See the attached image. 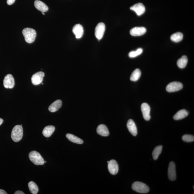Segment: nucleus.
Segmentation results:
<instances>
[{
	"label": "nucleus",
	"mask_w": 194,
	"mask_h": 194,
	"mask_svg": "<svg viewBox=\"0 0 194 194\" xmlns=\"http://www.w3.org/2000/svg\"><path fill=\"white\" fill-rule=\"evenodd\" d=\"M22 34L25 41L28 43H32L34 41L36 36L35 30L30 28H26L22 31Z\"/></svg>",
	"instance_id": "nucleus-1"
},
{
	"label": "nucleus",
	"mask_w": 194,
	"mask_h": 194,
	"mask_svg": "<svg viewBox=\"0 0 194 194\" xmlns=\"http://www.w3.org/2000/svg\"><path fill=\"white\" fill-rule=\"evenodd\" d=\"M23 130L22 125H16L13 128L11 133V138L13 141L18 142L22 139Z\"/></svg>",
	"instance_id": "nucleus-2"
},
{
	"label": "nucleus",
	"mask_w": 194,
	"mask_h": 194,
	"mask_svg": "<svg viewBox=\"0 0 194 194\" xmlns=\"http://www.w3.org/2000/svg\"><path fill=\"white\" fill-rule=\"evenodd\" d=\"M29 158L31 161L37 165H43L44 160L40 154L36 151H32L29 154Z\"/></svg>",
	"instance_id": "nucleus-3"
},
{
	"label": "nucleus",
	"mask_w": 194,
	"mask_h": 194,
	"mask_svg": "<svg viewBox=\"0 0 194 194\" xmlns=\"http://www.w3.org/2000/svg\"><path fill=\"white\" fill-rule=\"evenodd\" d=\"M132 189L134 191L141 193H147L149 192L150 189L147 185L145 183L136 181L132 185Z\"/></svg>",
	"instance_id": "nucleus-4"
},
{
	"label": "nucleus",
	"mask_w": 194,
	"mask_h": 194,
	"mask_svg": "<svg viewBox=\"0 0 194 194\" xmlns=\"http://www.w3.org/2000/svg\"><path fill=\"white\" fill-rule=\"evenodd\" d=\"M105 30V26L103 23L101 22L98 24L95 29V34L96 37L100 40L104 36Z\"/></svg>",
	"instance_id": "nucleus-5"
},
{
	"label": "nucleus",
	"mask_w": 194,
	"mask_h": 194,
	"mask_svg": "<svg viewBox=\"0 0 194 194\" xmlns=\"http://www.w3.org/2000/svg\"><path fill=\"white\" fill-rule=\"evenodd\" d=\"M182 83L178 82H173L169 83L166 87V90L169 92L178 91L183 88Z\"/></svg>",
	"instance_id": "nucleus-6"
},
{
	"label": "nucleus",
	"mask_w": 194,
	"mask_h": 194,
	"mask_svg": "<svg viewBox=\"0 0 194 194\" xmlns=\"http://www.w3.org/2000/svg\"><path fill=\"white\" fill-rule=\"evenodd\" d=\"M14 78L11 74H8L5 77L3 80V85L5 88L11 89L15 86Z\"/></svg>",
	"instance_id": "nucleus-7"
},
{
	"label": "nucleus",
	"mask_w": 194,
	"mask_h": 194,
	"mask_svg": "<svg viewBox=\"0 0 194 194\" xmlns=\"http://www.w3.org/2000/svg\"><path fill=\"white\" fill-rule=\"evenodd\" d=\"M45 73L43 72H38L35 73L31 77V82L33 85H38L40 84L43 82Z\"/></svg>",
	"instance_id": "nucleus-8"
},
{
	"label": "nucleus",
	"mask_w": 194,
	"mask_h": 194,
	"mask_svg": "<svg viewBox=\"0 0 194 194\" xmlns=\"http://www.w3.org/2000/svg\"><path fill=\"white\" fill-rule=\"evenodd\" d=\"M141 110L142 112L143 117L147 121L150 119L151 116L150 115V106L146 103H143L141 106Z\"/></svg>",
	"instance_id": "nucleus-9"
},
{
	"label": "nucleus",
	"mask_w": 194,
	"mask_h": 194,
	"mask_svg": "<svg viewBox=\"0 0 194 194\" xmlns=\"http://www.w3.org/2000/svg\"><path fill=\"white\" fill-rule=\"evenodd\" d=\"M168 176L171 181H174L176 179V173L175 164L172 162L169 164L168 169Z\"/></svg>",
	"instance_id": "nucleus-10"
},
{
	"label": "nucleus",
	"mask_w": 194,
	"mask_h": 194,
	"mask_svg": "<svg viewBox=\"0 0 194 194\" xmlns=\"http://www.w3.org/2000/svg\"><path fill=\"white\" fill-rule=\"evenodd\" d=\"M108 169L110 173L115 175L118 173L119 167L117 162L114 160L110 161L108 163Z\"/></svg>",
	"instance_id": "nucleus-11"
},
{
	"label": "nucleus",
	"mask_w": 194,
	"mask_h": 194,
	"mask_svg": "<svg viewBox=\"0 0 194 194\" xmlns=\"http://www.w3.org/2000/svg\"><path fill=\"white\" fill-rule=\"evenodd\" d=\"M130 9L135 12L139 16L143 14L145 11V8L142 3H138L131 7Z\"/></svg>",
	"instance_id": "nucleus-12"
},
{
	"label": "nucleus",
	"mask_w": 194,
	"mask_h": 194,
	"mask_svg": "<svg viewBox=\"0 0 194 194\" xmlns=\"http://www.w3.org/2000/svg\"><path fill=\"white\" fill-rule=\"evenodd\" d=\"M146 31V29L145 27H135L131 30L130 33L133 36H141L145 34Z\"/></svg>",
	"instance_id": "nucleus-13"
},
{
	"label": "nucleus",
	"mask_w": 194,
	"mask_h": 194,
	"mask_svg": "<svg viewBox=\"0 0 194 194\" xmlns=\"http://www.w3.org/2000/svg\"><path fill=\"white\" fill-rule=\"evenodd\" d=\"M72 31L76 36V38H80L83 36V29L81 24H76L73 27Z\"/></svg>",
	"instance_id": "nucleus-14"
},
{
	"label": "nucleus",
	"mask_w": 194,
	"mask_h": 194,
	"mask_svg": "<svg viewBox=\"0 0 194 194\" xmlns=\"http://www.w3.org/2000/svg\"><path fill=\"white\" fill-rule=\"evenodd\" d=\"M127 127L129 132L134 136L137 135V127L134 120L129 119L127 123Z\"/></svg>",
	"instance_id": "nucleus-15"
},
{
	"label": "nucleus",
	"mask_w": 194,
	"mask_h": 194,
	"mask_svg": "<svg viewBox=\"0 0 194 194\" xmlns=\"http://www.w3.org/2000/svg\"><path fill=\"white\" fill-rule=\"evenodd\" d=\"M98 134L102 136L106 137L109 135V131L107 127L104 125H100L98 126L97 128Z\"/></svg>",
	"instance_id": "nucleus-16"
},
{
	"label": "nucleus",
	"mask_w": 194,
	"mask_h": 194,
	"mask_svg": "<svg viewBox=\"0 0 194 194\" xmlns=\"http://www.w3.org/2000/svg\"><path fill=\"white\" fill-rule=\"evenodd\" d=\"M34 6L37 9L42 12H46L49 9L48 7L44 3L38 0L35 1Z\"/></svg>",
	"instance_id": "nucleus-17"
},
{
	"label": "nucleus",
	"mask_w": 194,
	"mask_h": 194,
	"mask_svg": "<svg viewBox=\"0 0 194 194\" xmlns=\"http://www.w3.org/2000/svg\"><path fill=\"white\" fill-rule=\"evenodd\" d=\"M62 105V101L58 100L51 104L49 107V110L51 112H55L60 109Z\"/></svg>",
	"instance_id": "nucleus-18"
},
{
	"label": "nucleus",
	"mask_w": 194,
	"mask_h": 194,
	"mask_svg": "<svg viewBox=\"0 0 194 194\" xmlns=\"http://www.w3.org/2000/svg\"><path fill=\"white\" fill-rule=\"evenodd\" d=\"M55 130V127L53 125L47 126L44 129L43 134L45 137L48 138L50 137Z\"/></svg>",
	"instance_id": "nucleus-19"
},
{
	"label": "nucleus",
	"mask_w": 194,
	"mask_h": 194,
	"mask_svg": "<svg viewBox=\"0 0 194 194\" xmlns=\"http://www.w3.org/2000/svg\"><path fill=\"white\" fill-rule=\"evenodd\" d=\"M188 115V113L186 110L182 109L178 111L173 117V119L175 120L182 119L186 117Z\"/></svg>",
	"instance_id": "nucleus-20"
},
{
	"label": "nucleus",
	"mask_w": 194,
	"mask_h": 194,
	"mask_svg": "<svg viewBox=\"0 0 194 194\" xmlns=\"http://www.w3.org/2000/svg\"><path fill=\"white\" fill-rule=\"evenodd\" d=\"M66 136L70 141L75 144H82L83 143V140L72 134H66Z\"/></svg>",
	"instance_id": "nucleus-21"
},
{
	"label": "nucleus",
	"mask_w": 194,
	"mask_h": 194,
	"mask_svg": "<svg viewBox=\"0 0 194 194\" xmlns=\"http://www.w3.org/2000/svg\"><path fill=\"white\" fill-rule=\"evenodd\" d=\"M188 63L187 57L185 55H183L181 58L178 59L177 64L178 67L180 69H184L186 67Z\"/></svg>",
	"instance_id": "nucleus-22"
},
{
	"label": "nucleus",
	"mask_w": 194,
	"mask_h": 194,
	"mask_svg": "<svg viewBox=\"0 0 194 194\" xmlns=\"http://www.w3.org/2000/svg\"><path fill=\"white\" fill-rule=\"evenodd\" d=\"M183 37L182 33L178 32L174 33L171 36V40L176 43L182 41Z\"/></svg>",
	"instance_id": "nucleus-23"
},
{
	"label": "nucleus",
	"mask_w": 194,
	"mask_h": 194,
	"mask_svg": "<svg viewBox=\"0 0 194 194\" xmlns=\"http://www.w3.org/2000/svg\"><path fill=\"white\" fill-rule=\"evenodd\" d=\"M141 72L139 69H136L132 73L130 80L132 81H136L139 80L141 76Z\"/></svg>",
	"instance_id": "nucleus-24"
},
{
	"label": "nucleus",
	"mask_w": 194,
	"mask_h": 194,
	"mask_svg": "<svg viewBox=\"0 0 194 194\" xmlns=\"http://www.w3.org/2000/svg\"><path fill=\"white\" fill-rule=\"evenodd\" d=\"M28 187L30 191L33 194H36L38 192V187L35 183L33 181H31L29 183Z\"/></svg>",
	"instance_id": "nucleus-25"
},
{
	"label": "nucleus",
	"mask_w": 194,
	"mask_h": 194,
	"mask_svg": "<svg viewBox=\"0 0 194 194\" xmlns=\"http://www.w3.org/2000/svg\"><path fill=\"white\" fill-rule=\"evenodd\" d=\"M162 146H157L154 148L153 152V157L154 160H156L158 159L159 156L162 153Z\"/></svg>",
	"instance_id": "nucleus-26"
},
{
	"label": "nucleus",
	"mask_w": 194,
	"mask_h": 194,
	"mask_svg": "<svg viewBox=\"0 0 194 194\" xmlns=\"http://www.w3.org/2000/svg\"><path fill=\"white\" fill-rule=\"evenodd\" d=\"M143 49L141 48H139L135 51H132L130 52L129 54V56L131 58H133L138 56L142 53Z\"/></svg>",
	"instance_id": "nucleus-27"
},
{
	"label": "nucleus",
	"mask_w": 194,
	"mask_h": 194,
	"mask_svg": "<svg viewBox=\"0 0 194 194\" xmlns=\"http://www.w3.org/2000/svg\"><path fill=\"white\" fill-rule=\"evenodd\" d=\"M182 139L183 141L186 142H192L194 140V136L191 135L186 134L183 136Z\"/></svg>",
	"instance_id": "nucleus-28"
},
{
	"label": "nucleus",
	"mask_w": 194,
	"mask_h": 194,
	"mask_svg": "<svg viewBox=\"0 0 194 194\" xmlns=\"http://www.w3.org/2000/svg\"><path fill=\"white\" fill-rule=\"evenodd\" d=\"M15 0H7V3L9 5H11L15 3Z\"/></svg>",
	"instance_id": "nucleus-29"
},
{
	"label": "nucleus",
	"mask_w": 194,
	"mask_h": 194,
	"mask_svg": "<svg viewBox=\"0 0 194 194\" xmlns=\"http://www.w3.org/2000/svg\"><path fill=\"white\" fill-rule=\"evenodd\" d=\"M15 194H24V193L23 192L20 191V190H18L15 192L14 193Z\"/></svg>",
	"instance_id": "nucleus-30"
},
{
	"label": "nucleus",
	"mask_w": 194,
	"mask_h": 194,
	"mask_svg": "<svg viewBox=\"0 0 194 194\" xmlns=\"http://www.w3.org/2000/svg\"><path fill=\"white\" fill-rule=\"evenodd\" d=\"M7 193L3 190H0V194H7Z\"/></svg>",
	"instance_id": "nucleus-31"
},
{
	"label": "nucleus",
	"mask_w": 194,
	"mask_h": 194,
	"mask_svg": "<svg viewBox=\"0 0 194 194\" xmlns=\"http://www.w3.org/2000/svg\"><path fill=\"white\" fill-rule=\"evenodd\" d=\"M3 122V120L2 118H0V125L2 124Z\"/></svg>",
	"instance_id": "nucleus-32"
},
{
	"label": "nucleus",
	"mask_w": 194,
	"mask_h": 194,
	"mask_svg": "<svg viewBox=\"0 0 194 194\" xmlns=\"http://www.w3.org/2000/svg\"><path fill=\"white\" fill-rule=\"evenodd\" d=\"M42 14H43V15H45V13H44V12H42Z\"/></svg>",
	"instance_id": "nucleus-33"
},
{
	"label": "nucleus",
	"mask_w": 194,
	"mask_h": 194,
	"mask_svg": "<svg viewBox=\"0 0 194 194\" xmlns=\"http://www.w3.org/2000/svg\"><path fill=\"white\" fill-rule=\"evenodd\" d=\"M46 161H44V163H46Z\"/></svg>",
	"instance_id": "nucleus-34"
},
{
	"label": "nucleus",
	"mask_w": 194,
	"mask_h": 194,
	"mask_svg": "<svg viewBox=\"0 0 194 194\" xmlns=\"http://www.w3.org/2000/svg\"><path fill=\"white\" fill-rule=\"evenodd\" d=\"M109 161H108V162H107V163H109Z\"/></svg>",
	"instance_id": "nucleus-35"
},
{
	"label": "nucleus",
	"mask_w": 194,
	"mask_h": 194,
	"mask_svg": "<svg viewBox=\"0 0 194 194\" xmlns=\"http://www.w3.org/2000/svg\"><path fill=\"white\" fill-rule=\"evenodd\" d=\"M42 84L43 85V83H42Z\"/></svg>",
	"instance_id": "nucleus-36"
}]
</instances>
